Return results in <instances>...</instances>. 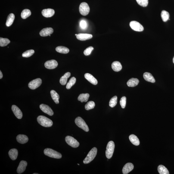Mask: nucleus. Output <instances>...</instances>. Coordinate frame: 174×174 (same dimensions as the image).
Returning a JSON list of instances; mask_svg holds the SVG:
<instances>
[{
	"label": "nucleus",
	"mask_w": 174,
	"mask_h": 174,
	"mask_svg": "<svg viewBox=\"0 0 174 174\" xmlns=\"http://www.w3.org/2000/svg\"><path fill=\"white\" fill-rule=\"evenodd\" d=\"M37 121L40 125L44 127H51L53 125L52 121L44 116H38Z\"/></svg>",
	"instance_id": "f257e3e1"
},
{
	"label": "nucleus",
	"mask_w": 174,
	"mask_h": 174,
	"mask_svg": "<svg viewBox=\"0 0 174 174\" xmlns=\"http://www.w3.org/2000/svg\"><path fill=\"white\" fill-rule=\"evenodd\" d=\"M44 154L48 157L55 159H60L62 157V155L58 152L50 148H46L44 150Z\"/></svg>",
	"instance_id": "f03ea898"
},
{
	"label": "nucleus",
	"mask_w": 174,
	"mask_h": 174,
	"mask_svg": "<svg viewBox=\"0 0 174 174\" xmlns=\"http://www.w3.org/2000/svg\"><path fill=\"white\" fill-rule=\"evenodd\" d=\"M97 150L96 147H94L90 150L86 157L84 160V164H88L92 161L95 158L97 153Z\"/></svg>",
	"instance_id": "7ed1b4c3"
},
{
	"label": "nucleus",
	"mask_w": 174,
	"mask_h": 174,
	"mask_svg": "<svg viewBox=\"0 0 174 174\" xmlns=\"http://www.w3.org/2000/svg\"><path fill=\"white\" fill-rule=\"evenodd\" d=\"M115 148L114 143L113 141H109L107 147L106 151V157L108 159L111 158L114 152Z\"/></svg>",
	"instance_id": "20e7f679"
},
{
	"label": "nucleus",
	"mask_w": 174,
	"mask_h": 174,
	"mask_svg": "<svg viewBox=\"0 0 174 174\" xmlns=\"http://www.w3.org/2000/svg\"><path fill=\"white\" fill-rule=\"evenodd\" d=\"M75 123L79 127L85 132H88L89 131V129L88 125L81 117H78L76 118L75 120Z\"/></svg>",
	"instance_id": "39448f33"
},
{
	"label": "nucleus",
	"mask_w": 174,
	"mask_h": 174,
	"mask_svg": "<svg viewBox=\"0 0 174 174\" xmlns=\"http://www.w3.org/2000/svg\"><path fill=\"white\" fill-rule=\"evenodd\" d=\"M79 10L81 15L84 16H86L90 11L89 6L86 2H82L80 5Z\"/></svg>",
	"instance_id": "423d86ee"
},
{
	"label": "nucleus",
	"mask_w": 174,
	"mask_h": 174,
	"mask_svg": "<svg viewBox=\"0 0 174 174\" xmlns=\"http://www.w3.org/2000/svg\"><path fill=\"white\" fill-rule=\"evenodd\" d=\"M65 141L69 145L73 148H77L79 145V143L72 136H67L66 137Z\"/></svg>",
	"instance_id": "0eeeda50"
},
{
	"label": "nucleus",
	"mask_w": 174,
	"mask_h": 174,
	"mask_svg": "<svg viewBox=\"0 0 174 174\" xmlns=\"http://www.w3.org/2000/svg\"><path fill=\"white\" fill-rule=\"evenodd\" d=\"M130 26L131 29L136 31L141 32L144 30V27L142 25L138 22L135 21L130 22Z\"/></svg>",
	"instance_id": "6e6552de"
},
{
	"label": "nucleus",
	"mask_w": 174,
	"mask_h": 174,
	"mask_svg": "<svg viewBox=\"0 0 174 174\" xmlns=\"http://www.w3.org/2000/svg\"><path fill=\"white\" fill-rule=\"evenodd\" d=\"M42 81L40 79H34L29 83L28 86L31 89L34 90L39 88L42 84Z\"/></svg>",
	"instance_id": "1a4fd4ad"
},
{
	"label": "nucleus",
	"mask_w": 174,
	"mask_h": 174,
	"mask_svg": "<svg viewBox=\"0 0 174 174\" xmlns=\"http://www.w3.org/2000/svg\"><path fill=\"white\" fill-rule=\"evenodd\" d=\"M58 65V63L56 60H51L45 62V66L47 69H52L56 68Z\"/></svg>",
	"instance_id": "9d476101"
},
{
	"label": "nucleus",
	"mask_w": 174,
	"mask_h": 174,
	"mask_svg": "<svg viewBox=\"0 0 174 174\" xmlns=\"http://www.w3.org/2000/svg\"><path fill=\"white\" fill-rule=\"evenodd\" d=\"M40 108L43 112L47 113L48 115L52 116L54 115L53 112L51 108L46 104H41L40 105Z\"/></svg>",
	"instance_id": "9b49d317"
},
{
	"label": "nucleus",
	"mask_w": 174,
	"mask_h": 174,
	"mask_svg": "<svg viewBox=\"0 0 174 174\" xmlns=\"http://www.w3.org/2000/svg\"><path fill=\"white\" fill-rule=\"evenodd\" d=\"M11 109L16 117L19 119L22 118L23 116L22 113L18 107L13 105Z\"/></svg>",
	"instance_id": "f8f14e48"
},
{
	"label": "nucleus",
	"mask_w": 174,
	"mask_h": 174,
	"mask_svg": "<svg viewBox=\"0 0 174 174\" xmlns=\"http://www.w3.org/2000/svg\"><path fill=\"white\" fill-rule=\"evenodd\" d=\"M54 30L52 28H45L41 30L40 32V35L42 36H49L53 33Z\"/></svg>",
	"instance_id": "ddd939ff"
},
{
	"label": "nucleus",
	"mask_w": 174,
	"mask_h": 174,
	"mask_svg": "<svg viewBox=\"0 0 174 174\" xmlns=\"http://www.w3.org/2000/svg\"><path fill=\"white\" fill-rule=\"evenodd\" d=\"M76 38L81 41H85L90 39L93 37L92 35L88 34L80 33L76 35Z\"/></svg>",
	"instance_id": "4468645a"
},
{
	"label": "nucleus",
	"mask_w": 174,
	"mask_h": 174,
	"mask_svg": "<svg viewBox=\"0 0 174 174\" xmlns=\"http://www.w3.org/2000/svg\"><path fill=\"white\" fill-rule=\"evenodd\" d=\"M27 164V162L26 161H21L17 169V173L21 174L24 172L25 170Z\"/></svg>",
	"instance_id": "2eb2a0df"
},
{
	"label": "nucleus",
	"mask_w": 174,
	"mask_h": 174,
	"mask_svg": "<svg viewBox=\"0 0 174 174\" xmlns=\"http://www.w3.org/2000/svg\"><path fill=\"white\" fill-rule=\"evenodd\" d=\"M54 10L51 8L45 9L42 10V14L44 17H50L54 15Z\"/></svg>",
	"instance_id": "dca6fc26"
},
{
	"label": "nucleus",
	"mask_w": 174,
	"mask_h": 174,
	"mask_svg": "<svg viewBox=\"0 0 174 174\" xmlns=\"http://www.w3.org/2000/svg\"><path fill=\"white\" fill-rule=\"evenodd\" d=\"M134 166L132 163H128L125 164L122 170V172L123 174H127L133 169Z\"/></svg>",
	"instance_id": "f3484780"
},
{
	"label": "nucleus",
	"mask_w": 174,
	"mask_h": 174,
	"mask_svg": "<svg viewBox=\"0 0 174 174\" xmlns=\"http://www.w3.org/2000/svg\"><path fill=\"white\" fill-rule=\"evenodd\" d=\"M85 79L94 85H96L98 83L97 79L94 77L92 75L89 73H86L85 75Z\"/></svg>",
	"instance_id": "a211bd4d"
},
{
	"label": "nucleus",
	"mask_w": 174,
	"mask_h": 174,
	"mask_svg": "<svg viewBox=\"0 0 174 174\" xmlns=\"http://www.w3.org/2000/svg\"><path fill=\"white\" fill-rule=\"evenodd\" d=\"M16 139L19 143L22 144L26 143L29 140L27 136L23 135H18L16 138Z\"/></svg>",
	"instance_id": "6ab92c4d"
},
{
	"label": "nucleus",
	"mask_w": 174,
	"mask_h": 174,
	"mask_svg": "<svg viewBox=\"0 0 174 174\" xmlns=\"http://www.w3.org/2000/svg\"><path fill=\"white\" fill-rule=\"evenodd\" d=\"M9 156L13 160H15L17 159L18 154V152L17 149H12L10 150L8 152Z\"/></svg>",
	"instance_id": "aec40b11"
},
{
	"label": "nucleus",
	"mask_w": 174,
	"mask_h": 174,
	"mask_svg": "<svg viewBox=\"0 0 174 174\" xmlns=\"http://www.w3.org/2000/svg\"><path fill=\"white\" fill-rule=\"evenodd\" d=\"M143 77L144 79L147 81L151 82L152 83H154L155 82L154 77L151 73L148 72H145L144 73Z\"/></svg>",
	"instance_id": "412c9836"
},
{
	"label": "nucleus",
	"mask_w": 174,
	"mask_h": 174,
	"mask_svg": "<svg viewBox=\"0 0 174 174\" xmlns=\"http://www.w3.org/2000/svg\"><path fill=\"white\" fill-rule=\"evenodd\" d=\"M112 68L115 71L119 72L121 70L122 66L120 62L116 61L113 62L112 64Z\"/></svg>",
	"instance_id": "4be33fe9"
},
{
	"label": "nucleus",
	"mask_w": 174,
	"mask_h": 174,
	"mask_svg": "<svg viewBox=\"0 0 174 174\" xmlns=\"http://www.w3.org/2000/svg\"><path fill=\"white\" fill-rule=\"evenodd\" d=\"M139 80L135 78H132L128 81L127 84L129 87H134L137 86L139 83Z\"/></svg>",
	"instance_id": "5701e85b"
},
{
	"label": "nucleus",
	"mask_w": 174,
	"mask_h": 174,
	"mask_svg": "<svg viewBox=\"0 0 174 174\" xmlns=\"http://www.w3.org/2000/svg\"><path fill=\"white\" fill-rule=\"evenodd\" d=\"M15 18V16L13 13H11L7 17L6 25L8 27L11 26L14 22Z\"/></svg>",
	"instance_id": "b1692460"
},
{
	"label": "nucleus",
	"mask_w": 174,
	"mask_h": 174,
	"mask_svg": "<svg viewBox=\"0 0 174 174\" xmlns=\"http://www.w3.org/2000/svg\"><path fill=\"white\" fill-rule=\"evenodd\" d=\"M71 75V73L70 72H67V73L65 74L63 76L60 78V83L62 85H65L67 83V79L70 77Z\"/></svg>",
	"instance_id": "393cba45"
},
{
	"label": "nucleus",
	"mask_w": 174,
	"mask_h": 174,
	"mask_svg": "<svg viewBox=\"0 0 174 174\" xmlns=\"http://www.w3.org/2000/svg\"><path fill=\"white\" fill-rule=\"evenodd\" d=\"M130 140L134 145L138 146L139 145L140 141L138 137L134 135H131L129 137Z\"/></svg>",
	"instance_id": "a878e982"
},
{
	"label": "nucleus",
	"mask_w": 174,
	"mask_h": 174,
	"mask_svg": "<svg viewBox=\"0 0 174 174\" xmlns=\"http://www.w3.org/2000/svg\"><path fill=\"white\" fill-rule=\"evenodd\" d=\"M52 98L56 104H58L59 103V96L58 94L54 90H52L51 92Z\"/></svg>",
	"instance_id": "bb28decb"
},
{
	"label": "nucleus",
	"mask_w": 174,
	"mask_h": 174,
	"mask_svg": "<svg viewBox=\"0 0 174 174\" xmlns=\"http://www.w3.org/2000/svg\"><path fill=\"white\" fill-rule=\"evenodd\" d=\"M89 96V94L88 93L81 94L78 97V100L82 103L86 102L88 101Z\"/></svg>",
	"instance_id": "cd10ccee"
},
{
	"label": "nucleus",
	"mask_w": 174,
	"mask_h": 174,
	"mask_svg": "<svg viewBox=\"0 0 174 174\" xmlns=\"http://www.w3.org/2000/svg\"><path fill=\"white\" fill-rule=\"evenodd\" d=\"M56 51L58 53L62 54H67L69 52V50L67 47L63 46H58L56 48Z\"/></svg>",
	"instance_id": "c85d7f7f"
},
{
	"label": "nucleus",
	"mask_w": 174,
	"mask_h": 174,
	"mask_svg": "<svg viewBox=\"0 0 174 174\" xmlns=\"http://www.w3.org/2000/svg\"><path fill=\"white\" fill-rule=\"evenodd\" d=\"M158 171L160 174H169L168 170L163 165H161L158 167Z\"/></svg>",
	"instance_id": "c756f323"
},
{
	"label": "nucleus",
	"mask_w": 174,
	"mask_h": 174,
	"mask_svg": "<svg viewBox=\"0 0 174 174\" xmlns=\"http://www.w3.org/2000/svg\"><path fill=\"white\" fill-rule=\"evenodd\" d=\"M31 12L29 9H25L22 11L21 13V17L23 19H25L31 15Z\"/></svg>",
	"instance_id": "7c9ffc66"
},
{
	"label": "nucleus",
	"mask_w": 174,
	"mask_h": 174,
	"mask_svg": "<svg viewBox=\"0 0 174 174\" xmlns=\"http://www.w3.org/2000/svg\"><path fill=\"white\" fill-rule=\"evenodd\" d=\"M161 16L163 21L166 22L169 19L170 17L169 13L165 10H163L162 11Z\"/></svg>",
	"instance_id": "2f4dec72"
},
{
	"label": "nucleus",
	"mask_w": 174,
	"mask_h": 174,
	"mask_svg": "<svg viewBox=\"0 0 174 174\" xmlns=\"http://www.w3.org/2000/svg\"><path fill=\"white\" fill-rule=\"evenodd\" d=\"M10 43V41L7 38H0V46L3 47L7 46Z\"/></svg>",
	"instance_id": "473e14b6"
},
{
	"label": "nucleus",
	"mask_w": 174,
	"mask_h": 174,
	"mask_svg": "<svg viewBox=\"0 0 174 174\" xmlns=\"http://www.w3.org/2000/svg\"><path fill=\"white\" fill-rule=\"evenodd\" d=\"M76 78L74 77H72L69 80V82L68 83L67 86H66L67 89H70L71 87L76 83Z\"/></svg>",
	"instance_id": "72a5a7b5"
},
{
	"label": "nucleus",
	"mask_w": 174,
	"mask_h": 174,
	"mask_svg": "<svg viewBox=\"0 0 174 174\" xmlns=\"http://www.w3.org/2000/svg\"><path fill=\"white\" fill-rule=\"evenodd\" d=\"M95 106V102L93 101H90L87 103L85 106V108L86 110H89L93 109Z\"/></svg>",
	"instance_id": "f704fd0d"
},
{
	"label": "nucleus",
	"mask_w": 174,
	"mask_h": 174,
	"mask_svg": "<svg viewBox=\"0 0 174 174\" xmlns=\"http://www.w3.org/2000/svg\"><path fill=\"white\" fill-rule=\"evenodd\" d=\"M117 96H115L113 97L111 99L109 102V105L110 107L112 108L114 107L117 104Z\"/></svg>",
	"instance_id": "c9c22d12"
},
{
	"label": "nucleus",
	"mask_w": 174,
	"mask_h": 174,
	"mask_svg": "<svg viewBox=\"0 0 174 174\" xmlns=\"http://www.w3.org/2000/svg\"><path fill=\"white\" fill-rule=\"evenodd\" d=\"M35 51L31 49L28 50L24 52L22 54L23 57H29L31 56L34 53Z\"/></svg>",
	"instance_id": "e433bc0d"
},
{
	"label": "nucleus",
	"mask_w": 174,
	"mask_h": 174,
	"mask_svg": "<svg viewBox=\"0 0 174 174\" xmlns=\"http://www.w3.org/2000/svg\"><path fill=\"white\" fill-rule=\"evenodd\" d=\"M139 5L143 7H146L148 3V0H136Z\"/></svg>",
	"instance_id": "4c0bfd02"
},
{
	"label": "nucleus",
	"mask_w": 174,
	"mask_h": 174,
	"mask_svg": "<svg viewBox=\"0 0 174 174\" xmlns=\"http://www.w3.org/2000/svg\"><path fill=\"white\" fill-rule=\"evenodd\" d=\"M126 97H122L120 100V104L122 108H125L126 104Z\"/></svg>",
	"instance_id": "58836bf2"
},
{
	"label": "nucleus",
	"mask_w": 174,
	"mask_h": 174,
	"mask_svg": "<svg viewBox=\"0 0 174 174\" xmlns=\"http://www.w3.org/2000/svg\"><path fill=\"white\" fill-rule=\"evenodd\" d=\"M94 49V48L92 47H90L85 49L84 51V53L85 56H88L91 54V52Z\"/></svg>",
	"instance_id": "ea45409f"
},
{
	"label": "nucleus",
	"mask_w": 174,
	"mask_h": 174,
	"mask_svg": "<svg viewBox=\"0 0 174 174\" xmlns=\"http://www.w3.org/2000/svg\"><path fill=\"white\" fill-rule=\"evenodd\" d=\"M81 27L83 29H85L86 27L87 23L86 21L84 20L81 21L80 23Z\"/></svg>",
	"instance_id": "a19ab883"
},
{
	"label": "nucleus",
	"mask_w": 174,
	"mask_h": 174,
	"mask_svg": "<svg viewBox=\"0 0 174 174\" xmlns=\"http://www.w3.org/2000/svg\"><path fill=\"white\" fill-rule=\"evenodd\" d=\"M3 76L2 72H1V71H0V79H2Z\"/></svg>",
	"instance_id": "79ce46f5"
},
{
	"label": "nucleus",
	"mask_w": 174,
	"mask_h": 174,
	"mask_svg": "<svg viewBox=\"0 0 174 174\" xmlns=\"http://www.w3.org/2000/svg\"><path fill=\"white\" fill-rule=\"evenodd\" d=\"M173 63H174V57H173Z\"/></svg>",
	"instance_id": "37998d69"
},
{
	"label": "nucleus",
	"mask_w": 174,
	"mask_h": 174,
	"mask_svg": "<svg viewBox=\"0 0 174 174\" xmlns=\"http://www.w3.org/2000/svg\"><path fill=\"white\" fill-rule=\"evenodd\" d=\"M39 174V173H33V174Z\"/></svg>",
	"instance_id": "c03bdc74"
},
{
	"label": "nucleus",
	"mask_w": 174,
	"mask_h": 174,
	"mask_svg": "<svg viewBox=\"0 0 174 174\" xmlns=\"http://www.w3.org/2000/svg\"><path fill=\"white\" fill-rule=\"evenodd\" d=\"M77 35V34H75V36H76V35Z\"/></svg>",
	"instance_id": "a18cd8bd"
},
{
	"label": "nucleus",
	"mask_w": 174,
	"mask_h": 174,
	"mask_svg": "<svg viewBox=\"0 0 174 174\" xmlns=\"http://www.w3.org/2000/svg\"><path fill=\"white\" fill-rule=\"evenodd\" d=\"M49 36H51V35H49Z\"/></svg>",
	"instance_id": "49530a36"
},
{
	"label": "nucleus",
	"mask_w": 174,
	"mask_h": 174,
	"mask_svg": "<svg viewBox=\"0 0 174 174\" xmlns=\"http://www.w3.org/2000/svg\"><path fill=\"white\" fill-rule=\"evenodd\" d=\"M78 164V165H79V164Z\"/></svg>",
	"instance_id": "de8ad7c7"
}]
</instances>
